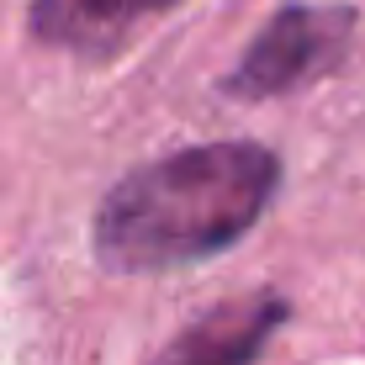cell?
Segmentation results:
<instances>
[{
    "label": "cell",
    "mask_w": 365,
    "mask_h": 365,
    "mask_svg": "<svg viewBox=\"0 0 365 365\" xmlns=\"http://www.w3.org/2000/svg\"><path fill=\"white\" fill-rule=\"evenodd\" d=\"M275 175L281 170L259 143H201L133 170L101 207V265L117 275H148L238 244L270 207Z\"/></svg>",
    "instance_id": "6da1fadb"
},
{
    "label": "cell",
    "mask_w": 365,
    "mask_h": 365,
    "mask_svg": "<svg viewBox=\"0 0 365 365\" xmlns=\"http://www.w3.org/2000/svg\"><path fill=\"white\" fill-rule=\"evenodd\" d=\"M349 43V11L334 6H292L249 43L244 64L233 74L238 96H281L302 80L323 74Z\"/></svg>",
    "instance_id": "7a4b0ae2"
},
{
    "label": "cell",
    "mask_w": 365,
    "mask_h": 365,
    "mask_svg": "<svg viewBox=\"0 0 365 365\" xmlns=\"http://www.w3.org/2000/svg\"><path fill=\"white\" fill-rule=\"evenodd\" d=\"M170 6L175 0H32V27L58 48L101 53V48L122 43L138 21L159 16Z\"/></svg>",
    "instance_id": "3957f363"
},
{
    "label": "cell",
    "mask_w": 365,
    "mask_h": 365,
    "mask_svg": "<svg viewBox=\"0 0 365 365\" xmlns=\"http://www.w3.org/2000/svg\"><path fill=\"white\" fill-rule=\"evenodd\" d=\"M281 307L275 302H238V307L207 312L159 365H249L270 339Z\"/></svg>",
    "instance_id": "277c9868"
}]
</instances>
